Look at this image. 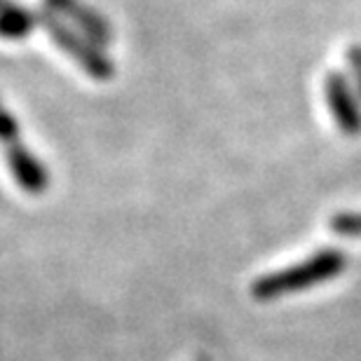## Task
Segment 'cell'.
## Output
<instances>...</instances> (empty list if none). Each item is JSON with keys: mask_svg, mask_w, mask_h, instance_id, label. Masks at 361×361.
Masks as SVG:
<instances>
[{"mask_svg": "<svg viewBox=\"0 0 361 361\" xmlns=\"http://www.w3.org/2000/svg\"><path fill=\"white\" fill-rule=\"evenodd\" d=\"M345 265H348V256L343 251L322 249L314 256H310L307 261L258 277L251 284V295L256 300H274L279 295L302 291V288H310L314 284H324L331 277H336L338 272H343Z\"/></svg>", "mask_w": 361, "mask_h": 361, "instance_id": "6da1fadb", "label": "cell"}, {"mask_svg": "<svg viewBox=\"0 0 361 361\" xmlns=\"http://www.w3.org/2000/svg\"><path fill=\"white\" fill-rule=\"evenodd\" d=\"M35 21L45 28L49 33V38H52L63 52L71 54V59H75L87 71L94 80H111L115 75L113 61L101 52V47L97 42L90 40L87 35L80 33L78 28H71L68 24H63V19L59 14H54L52 10H42L35 14Z\"/></svg>", "mask_w": 361, "mask_h": 361, "instance_id": "7a4b0ae2", "label": "cell"}, {"mask_svg": "<svg viewBox=\"0 0 361 361\" xmlns=\"http://www.w3.org/2000/svg\"><path fill=\"white\" fill-rule=\"evenodd\" d=\"M324 94H326L329 111L334 115L336 125L343 134L359 136L361 134V99L352 90L348 78L338 71H331L324 80Z\"/></svg>", "mask_w": 361, "mask_h": 361, "instance_id": "3957f363", "label": "cell"}, {"mask_svg": "<svg viewBox=\"0 0 361 361\" xmlns=\"http://www.w3.org/2000/svg\"><path fill=\"white\" fill-rule=\"evenodd\" d=\"M45 3H47V10L59 14L61 19H71L78 26V31L87 35L99 47H106L113 42L111 24H108L99 12H94L92 7L80 3V0H45Z\"/></svg>", "mask_w": 361, "mask_h": 361, "instance_id": "277c9868", "label": "cell"}, {"mask_svg": "<svg viewBox=\"0 0 361 361\" xmlns=\"http://www.w3.org/2000/svg\"><path fill=\"white\" fill-rule=\"evenodd\" d=\"M7 157V167H10L14 180L19 183V188L28 195H42L49 185V174L38 157L28 150L24 143L12 146L5 150Z\"/></svg>", "mask_w": 361, "mask_h": 361, "instance_id": "5b68a950", "label": "cell"}, {"mask_svg": "<svg viewBox=\"0 0 361 361\" xmlns=\"http://www.w3.org/2000/svg\"><path fill=\"white\" fill-rule=\"evenodd\" d=\"M35 24V14L26 10H14L10 14H0V38H26Z\"/></svg>", "mask_w": 361, "mask_h": 361, "instance_id": "8992f818", "label": "cell"}, {"mask_svg": "<svg viewBox=\"0 0 361 361\" xmlns=\"http://www.w3.org/2000/svg\"><path fill=\"white\" fill-rule=\"evenodd\" d=\"M0 143H3L5 150L12 148V146H19V143H21L17 120L12 118V113L7 111L5 106H0Z\"/></svg>", "mask_w": 361, "mask_h": 361, "instance_id": "52a82bcc", "label": "cell"}, {"mask_svg": "<svg viewBox=\"0 0 361 361\" xmlns=\"http://www.w3.org/2000/svg\"><path fill=\"white\" fill-rule=\"evenodd\" d=\"M331 230L338 235L361 237V214H355V212L336 214L334 219H331Z\"/></svg>", "mask_w": 361, "mask_h": 361, "instance_id": "ba28073f", "label": "cell"}, {"mask_svg": "<svg viewBox=\"0 0 361 361\" xmlns=\"http://www.w3.org/2000/svg\"><path fill=\"white\" fill-rule=\"evenodd\" d=\"M348 68L352 75V90L361 99V45H352L348 49Z\"/></svg>", "mask_w": 361, "mask_h": 361, "instance_id": "9c48e42d", "label": "cell"}]
</instances>
